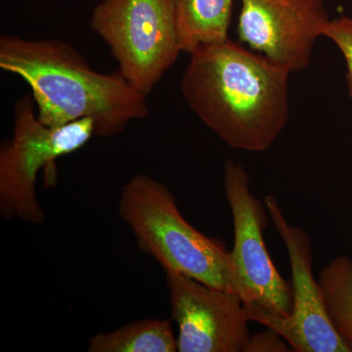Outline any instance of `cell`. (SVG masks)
<instances>
[{
	"instance_id": "6da1fadb",
	"label": "cell",
	"mask_w": 352,
	"mask_h": 352,
	"mask_svg": "<svg viewBox=\"0 0 352 352\" xmlns=\"http://www.w3.org/2000/svg\"><path fill=\"white\" fill-rule=\"evenodd\" d=\"M190 55L180 89L199 119L234 149H270L289 122L291 72L230 39Z\"/></svg>"
},
{
	"instance_id": "7a4b0ae2",
	"label": "cell",
	"mask_w": 352,
	"mask_h": 352,
	"mask_svg": "<svg viewBox=\"0 0 352 352\" xmlns=\"http://www.w3.org/2000/svg\"><path fill=\"white\" fill-rule=\"evenodd\" d=\"M0 68L32 90L43 124L58 127L94 120L95 135L113 138L149 116L147 96L120 73L94 71L72 44L60 39L0 38Z\"/></svg>"
},
{
	"instance_id": "3957f363",
	"label": "cell",
	"mask_w": 352,
	"mask_h": 352,
	"mask_svg": "<svg viewBox=\"0 0 352 352\" xmlns=\"http://www.w3.org/2000/svg\"><path fill=\"white\" fill-rule=\"evenodd\" d=\"M118 210L139 249L156 259L164 272L182 273L233 292L226 245L192 226L163 182L145 173L132 176L120 191Z\"/></svg>"
},
{
	"instance_id": "277c9868",
	"label": "cell",
	"mask_w": 352,
	"mask_h": 352,
	"mask_svg": "<svg viewBox=\"0 0 352 352\" xmlns=\"http://www.w3.org/2000/svg\"><path fill=\"white\" fill-rule=\"evenodd\" d=\"M14 112L12 136L0 145V212L7 220L41 226L45 212L36 195L39 171L87 145L95 135L94 122L45 126L36 113L32 95L20 97Z\"/></svg>"
},
{
	"instance_id": "5b68a950",
	"label": "cell",
	"mask_w": 352,
	"mask_h": 352,
	"mask_svg": "<svg viewBox=\"0 0 352 352\" xmlns=\"http://www.w3.org/2000/svg\"><path fill=\"white\" fill-rule=\"evenodd\" d=\"M224 194L234 228L229 252V272L234 293L239 296L250 320L267 314L286 318L293 308V288L275 267L264 241L270 217L265 203L252 194L250 176L242 164H224Z\"/></svg>"
},
{
	"instance_id": "8992f818",
	"label": "cell",
	"mask_w": 352,
	"mask_h": 352,
	"mask_svg": "<svg viewBox=\"0 0 352 352\" xmlns=\"http://www.w3.org/2000/svg\"><path fill=\"white\" fill-rule=\"evenodd\" d=\"M90 25L108 44L120 73L147 97L182 53L173 0H101Z\"/></svg>"
},
{
	"instance_id": "52a82bcc",
	"label": "cell",
	"mask_w": 352,
	"mask_h": 352,
	"mask_svg": "<svg viewBox=\"0 0 352 352\" xmlns=\"http://www.w3.org/2000/svg\"><path fill=\"white\" fill-rule=\"evenodd\" d=\"M273 226L283 241L289 259L293 308L286 318L256 315L252 321L272 329L296 352H351L333 327L326 310L318 280L314 275L311 240L300 227L292 226L272 195L264 198Z\"/></svg>"
},
{
	"instance_id": "ba28073f",
	"label": "cell",
	"mask_w": 352,
	"mask_h": 352,
	"mask_svg": "<svg viewBox=\"0 0 352 352\" xmlns=\"http://www.w3.org/2000/svg\"><path fill=\"white\" fill-rule=\"evenodd\" d=\"M166 284L178 352H245L251 320L234 292L176 272H166Z\"/></svg>"
},
{
	"instance_id": "9c48e42d",
	"label": "cell",
	"mask_w": 352,
	"mask_h": 352,
	"mask_svg": "<svg viewBox=\"0 0 352 352\" xmlns=\"http://www.w3.org/2000/svg\"><path fill=\"white\" fill-rule=\"evenodd\" d=\"M241 43L291 72L311 63L330 17L325 0H241Z\"/></svg>"
},
{
	"instance_id": "30bf717a",
	"label": "cell",
	"mask_w": 352,
	"mask_h": 352,
	"mask_svg": "<svg viewBox=\"0 0 352 352\" xmlns=\"http://www.w3.org/2000/svg\"><path fill=\"white\" fill-rule=\"evenodd\" d=\"M235 0H173L176 32L182 52L228 41Z\"/></svg>"
},
{
	"instance_id": "8fae6325",
	"label": "cell",
	"mask_w": 352,
	"mask_h": 352,
	"mask_svg": "<svg viewBox=\"0 0 352 352\" xmlns=\"http://www.w3.org/2000/svg\"><path fill=\"white\" fill-rule=\"evenodd\" d=\"M88 352H175L177 338L170 321L142 319L90 338Z\"/></svg>"
},
{
	"instance_id": "7c38bea8",
	"label": "cell",
	"mask_w": 352,
	"mask_h": 352,
	"mask_svg": "<svg viewBox=\"0 0 352 352\" xmlns=\"http://www.w3.org/2000/svg\"><path fill=\"white\" fill-rule=\"evenodd\" d=\"M318 283L333 327L352 351V258H333L321 270Z\"/></svg>"
},
{
	"instance_id": "4fadbf2b",
	"label": "cell",
	"mask_w": 352,
	"mask_h": 352,
	"mask_svg": "<svg viewBox=\"0 0 352 352\" xmlns=\"http://www.w3.org/2000/svg\"><path fill=\"white\" fill-rule=\"evenodd\" d=\"M323 36L331 39L344 55L349 96L352 100V18L342 16L331 19L324 29Z\"/></svg>"
},
{
	"instance_id": "5bb4252c",
	"label": "cell",
	"mask_w": 352,
	"mask_h": 352,
	"mask_svg": "<svg viewBox=\"0 0 352 352\" xmlns=\"http://www.w3.org/2000/svg\"><path fill=\"white\" fill-rule=\"evenodd\" d=\"M292 351L287 340L270 328L250 337L245 352H289Z\"/></svg>"
}]
</instances>
